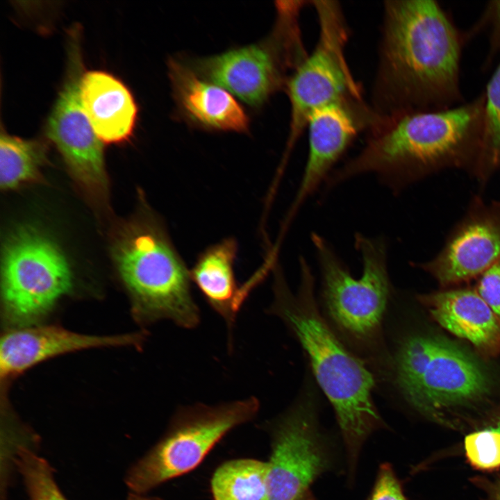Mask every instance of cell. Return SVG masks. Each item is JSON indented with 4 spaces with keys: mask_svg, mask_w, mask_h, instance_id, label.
I'll return each instance as SVG.
<instances>
[{
    "mask_svg": "<svg viewBox=\"0 0 500 500\" xmlns=\"http://www.w3.org/2000/svg\"><path fill=\"white\" fill-rule=\"evenodd\" d=\"M383 11L374 111L390 118L464 103L460 63L468 40L449 14L434 0H389Z\"/></svg>",
    "mask_w": 500,
    "mask_h": 500,
    "instance_id": "1",
    "label": "cell"
},
{
    "mask_svg": "<svg viewBox=\"0 0 500 500\" xmlns=\"http://www.w3.org/2000/svg\"><path fill=\"white\" fill-rule=\"evenodd\" d=\"M485 95L451 108L383 118L360 151L332 173L333 187L372 173L394 192L448 168L473 174L481 150Z\"/></svg>",
    "mask_w": 500,
    "mask_h": 500,
    "instance_id": "2",
    "label": "cell"
},
{
    "mask_svg": "<svg viewBox=\"0 0 500 500\" xmlns=\"http://www.w3.org/2000/svg\"><path fill=\"white\" fill-rule=\"evenodd\" d=\"M300 284L294 294L281 271H274V301L268 311L287 326L306 353L313 374L332 405L353 474L362 447L384 426L374 402L375 381L322 316L314 295V277L307 261H300Z\"/></svg>",
    "mask_w": 500,
    "mask_h": 500,
    "instance_id": "3",
    "label": "cell"
},
{
    "mask_svg": "<svg viewBox=\"0 0 500 500\" xmlns=\"http://www.w3.org/2000/svg\"><path fill=\"white\" fill-rule=\"evenodd\" d=\"M114 256L140 323L167 319L183 328L198 326L201 315L190 270L158 218L144 213L132 223L117 241Z\"/></svg>",
    "mask_w": 500,
    "mask_h": 500,
    "instance_id": "4",
    "label": "cell"
},
{
    "mask_svg": "<svg viewBox=\"0 0 500 500\" xmlns=\"http://www.w3.org/2000/svg\"><path fill=\"white\" fill-rule=\"evenodd\" d=\"M311 240L330 319L351 344L371 358H381L385 353L383 321L392 292L385 240L356 235L355 247L362 262L358 278L351 275L324 238L312 233Z\"/></svg>",
    "mask_w": 500,
    "mask_h": 500,
    "instance_id": "5",
    "label": "cell"
},
{
    "mask_svg": "<svg viewBox=\"0 0 500 500\" xmlns=\"http://www.w3.org/2000/svg\"><path fill=\"white\" fill-rule=\"evenodd\" d=\"M389 367L405 401L433 419L483 400L491 390L487 373L469 352L427 333L401 338Z\"/></svg>",
    "mask_w": 500,
    "mask_h": 500,
    "instance_id": "6",
    "label": "cell"
},
{
    "mask_svg": "<svg viewBox=\"0 0 500 500\" xmlns=\"http://www.w3.org/2000/svg\"><path fill=\"white\" fill-rule=\"evenodd\" d=\"M306 1H276V19L270 35L260 43L192 62L199 76L222 87L246 103L258 107L283 88L308 55L300 15Z\"/></svg>",
    "mask_w": 500,
    "mask_h": 500,
    "instance_id": "7",
    "label": "cell"
},
{
    "mask_svg": "<svg viewBox=\"0 0 500 500\" xmlns=\"http://www.w3.org/2000/svg\"><path fill=\"white\" fill-rule=\"evenodd\" d=\"M318 19L315 46L290 76L285 90L290 103L288 138L281 167L303 134L310 115L331 103L362 97L346 58L349 28L338 1H309Z\"/></svg>",
    "mask_w": 500,
    "mask_h": 500,
    "instance_id": "8",
    "label": "cell"
},
{
    "mask_svg": "<svg viewBox=\"0 0 500 500\" xmlns=\"http://www.w3.org/2000/svg\"><path fill=\"white\" fill-rule=\"evenodd\" d=\"M259 407L258 400L251 397L182 408L162 440L129 470L128 487L133 493L143 494L190 472L228 432L251 420Z\"/></svg>",
    "mask_w": 500,
    "mask_h": 500,
    "instance_id": "9",
    "label": "cell"
},
{
    "mask_svg": "<svg viewBox=\"0 0 500 500\" xmlns=\"http://www.w3.org/2000/svg\"><path fill=\"white\" fill-rule=\"evenodd\" d=\"M72 285L65 255L44 233L22 226L6 240L1 258V290L7 322L17 328L35 325Z\"/></svg>",
    "mask_w": 500,
    "mask_h": 500,
    "instance_id": "10",
    "label": "cell"
},
{
    "mask_svg": "<svg viewBox=\"0 0 500 500\" xmlns=\"http://www.w3.org/2000/svg\"><path fill=\"white\" fill-rule=\"evenodd\" d=\"M269 462L268 500H297L332 466L316 400L305 392L276 422Z\"/></svg>",
    "mask_w": 500,
    "mask_h": 500,
    "instance_id": "11",
    "label": "cell"
},
{
    "mask_svg": "<svg viewBox=\"0 0 500 500\" xmlns=\"http://www.w3.org/2000/svg\"><path fill=\"white\" fill-rule=\"evenodd\" d=\"M67 73L46 124L69 171L92 198L104 201L108 182L103 142L83 108L80 94L82 60L77 31L71 33Z\"/></svg>",
    "mask_w": 500,
    "mask_h": 500,
    "instance_id": "12",
    "label": "cell"
},
{
    "mask_svg": "<svg viewBox=\"0 0 500 500\" xmlns=\"http://www.w3.org/2000/svg\"><path fill=\"white\" fill-rule=\"evenodd\" d=\"M382 117L363 97L349 98L322 106L310 115L305 169L284 224L289 225L302 204L325 180L332 167L362 131L368 132Z\"/></svg>",
    "mask_w": 500,
    "mask_h": 500,
    "instance_id": "13",
    "label": "cell"
},
{
    "mask_svg": "<svg viewBox=\"0 0 500 500\" xmlns=\"http://www.w3.org/2000/svg\"><path fill=\"white\" fill-rule=\"evenodd\" d=\"M499 259L500 202L476 197L440 252L418 266L449 287L479 277Z\"/></svg>",
    "mask_w": 500,
    "mask_h": 500,
    "instance_id": "14",
    "label": "cell"
},
{
    "mask_svg": "<svg viewBox=\"0 0 500 500\" xmlns=\"http://www.w3.org/2000/svg\"><path fill=\"white\" fill-rule=\"evenodd\" d=\"M143 333L94 335L56 326H29L7 332L1 340L0 375L13 378L49 358L76 351L108 347H140Z\"/></svg>",
    "mask_w": 500,
    "mask_h": 500,
    "instance_id": "15",
    "label": "cell"
},
{
    "mask_svg": "<svg viewBox=\"0 0 500 500\" xmlns=\"http://www.w3.org/2000/svg\"><path fill=\"white\" fill-rule=\"evenodd\" d=\"M168 68L174 99L188 121L210 130L248 131L249 117L228 91L173 58Z\"/></svg>",
    "mask_w": 500,
    "mask_h": 500,
    "instance_id": "16",
    "label": "cell"
},
{
    "mask_svg": "<svg viewBox=\"0 0 500 500\" xmlns=\"http://www.w3.org/2000/svg\"><path fill=\"white\" fill-rule=\"evenodd\" d=\"M433 318L481 353H500V319L476 290L460 288L418 297Z\"/></svg>",
    "mask_w": 500,
    "mask_h": 500,
    "instance_id": "17",
    "label": "cell"
},
{
    "mask_svg": "<svg viewBox=\"0 0 500 500\" xmlns=\"http://www.w3.org/2000/svg\"><path fill=\"white\" fill-rule=\"evenodd\" d=\"M80 94L94 132L103 144H119L131 138L138 109L123 82L106 72L88 71L81 78Z\"/></svg>",
    "mask_w": 500,
    "mask_h": 500,
    "instance_id": "18",
    "label": "cell"
},
{
    "mask_svg": "<svg viewBox=\"0 0 500 500\" xmlns=\"http://www.w3.org/2000/svg\"><path fill=\"white\" fill-rule=\"evenodd\" d=\"M238 243L226 238L211 245L198 256L190 278L210 306L226 322L229 335L248 292L239 286L234 272Z\"/></svg>",
    "mask_w": 500,
    "mask_h": 500,
    "instance_id": "19",
    "label": "cell"
},
{
    "mask_svg": "<svg viewBox=\"0 0 500 500\" xmlns=\"http://www.w3.org/2000/svg\"><path fill=\"white\" fill-rule=\"evenodd\" d=\"M269 462L241 458L225 462L215 472V500H268Z\"/></svg>",
    "mask_w": 500,
    "mask_h": 500,
    "instance_id": "20",
    "label": "cell"
},
{
    "mask_svg": "<svg viewBox=\"0 0 500 500\" xmlns=\"http://www.w3.org/2000/svg\"><path fill=\"white\" fill-rule=\"evenodd\" d=\"M46 161L44 145L1 132L0 137V185L12 190L40 178Z\"/></svg>",
    "mask_w": 500,
    "mask_h": 500,
    "instance_id": "21",
    "label": "cell"
},
{
    "mask_svg": "<svg viewBox=\"0 0 500 500\" xmlns=\"http://www.w3.org/2000/svg\"><path fill=\"white\" fill-rule=\"evenodd\" d=\"M483 137L479 158L473 173L485 183L500 169V62L485 90Z\"/></svg>",
    "mask_w": 500,
    "mask_h": 500,
    "instance_id": "22",
    "label": "cell"
},
{
    "mask_svg": "<svg viewBox=\"0 0 500 500\" xmlns=\"http://www.w3.org/2000/svg\"><path fill=\"white\" fill-rule=\"evenodd\" d=\"M16 462L31 500H67L58 488L49 463L32 450L19 447Z\"/></svg>",
    "mask_w": 500,
    "mask_h": 500,
    "instance_id": "23",
    "label": "cell"
},
{
    "mask_svg": "<svg viewBox=\"0 0 500 500\" xmlns=\"http://www.w3.org/2000/svg\"><path fill=\"white\" fill-rule=\"evenodd\" d=\"M464 449L467 460L474 467L481 470L500 467V428L469 433L465 438Z\"/></svg>",
    "mask_w": 500,
    "mask_h": 500,
    "instance_id": "24",
    "label": "cell"
},
{
    "mask_svg": "<svg viewBox=\"0 0 500 500\" xmlns=\"http://www.w3.org/2000/svg\"><path fill=\"white\" fill-rule=\"evenodd\" d=\"M482 31L488 32L489 49L485 62L487 67L500 54V0L487 3L480 17L466 32L467 40Z\"/></svg>",
    "mask_w": 500,
    "mask_h": 500,
    "instance_id": "25",
    "label": "cell"
},
{
    "mask_svg": "<svg viewBox=\"0 0 500 500\" xmlns=\"http://www.w3.org/2000/svg\"><path fill=\"white\" fill-rule=\"evenodd\" d=\"M367 500H408L390 463L379 466L372 490Z\"/></svg>",
    "mask_w": 500,
    "mask_h": 500,
    "instance_id": "26",
    "label": "cell"
},
{
    "mask_svg": "<svg viewBox=\"0 0 500 500\" xmlns=\"http://www.w3.org/2000/svg\"><path fill=\"white\" fill-rule=\"evenodd\" d=\"M476 291L500 319V259L478 277Z\"/></svg>",
    "mask_w": 500,
    "mask_h": 500,
    "instance_id": "27",
    "label": "cell"
},
{
    "mask_svg": "<svg viewBox=\"0 0 500 500\" xmlns=\"http://www.w3.org/2000/svg\"><path fill=\"white\" fill-rule=\"evenodd\" d=\"M488 492V500H500V481H497L491 484Z\"/></svg>",
    "mask_w": 500,
    "mask_h": 500,
    "instance_id": "28",
    "label": "cell"
},
{
    "mask_svg": "<svg viewBox=\"0 0 500 500\" xmlns=\"http://www.w3.org/2000/svg\"><path fill=\"white\" fill-rule=\"evenodd\" d=\"M128 500H158L155 498L145 497L142 494L131 493L128 496Z\"/></svg>",
    "mask_w": 500,
    "mask_h": 500,
    "instance_id": "29",
    "label": "cell"
},
{
    "mask_svg": "<svg viewBox=\"0 0 500 500\" xmlns=\"http://www.w3.org/2000/svg\"><path fill=\"white\" fill-rule=\"evenodd\" d=\"M297 500H312V499H311V497H310V494H308V493H307L306 494L301 497V498H299Z\"/></svg>",
    "mask_w": 500,
    "mask_h": 500,
    "instance_id": "30",
    "label": "cell"
},
{
    "mask_svg": "<svg viewBox=\"0 0 500 500\" xmlns=\"http://www.w3.org/2000/svg\"><path fill=\"white\" fill-rule=\"evenodd\" d=\"M497 427L500 428V417L498 418L497 422Z\"/></svg>",
    "mask_w": 500,
    "mask_h": 500,
    "instance_id": "31",
    "label": "cell"
}]
</instances>
